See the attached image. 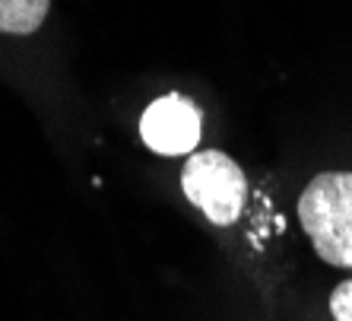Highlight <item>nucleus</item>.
<instances>
[{"label": "nucleus", "mask_w": 352, "mask_h": 321, "mask_svg": "<svg viewBox=\"0 0 352 321\" xmlns=\"http://www.w3.org/2000/svg\"><path fill=\"white\" fill-rule=\"evenodd\" d=\"M298 220L330 267L352 271V172H320L298 198Z\"/></svg>", "instance_id": "f257e3e1"}, {"label": "nucleus", "mask_w": 352, "mask_h": 321, "mask_svg": "<svg viewBox=\"0 0 352 321\" xmlns=\"http://www.w3.org/2000/svg\"><path fill=\"white\" fill-rule=\"evenodd\" d=\"M181 191L213 226H232L245 214L248 175L222 149H200L181 169Z\"/></svg>", "instance_id": "f03ea898"}, {"label": "nucleus", "mask_w": 352, "mask_h": 321, "mask_svg": "<svg viewBox=\"0 0 352 321\" xmlns=\"http://www.w3.org/2000/svg\"><path fill=\"white\" fill-rule=\"evenodd\" d=\"M140 137L159 156H190L204 137V112L184 92H165L143 112Z\"/></svg>", "instance_id": "7ed1b4c3"}, {"label": "nucleus", "mask_w": 352, "mask_h": 321, "mask_svg": "<svg viewBox=\"0 0 352 321\" xmlns=\"http://www.w3.org/2000/svg\"><path fill=\"white\" fill-rule=\"evenodd\" d=\"M51 0H0V32L32 35L48 19Z\"/></svg>", "instance_id": "20e7f679"}, {"label": "nucleus", "mask_w": 352, "mask_h": 321, "mask_svg": "<svg viewBox=\"0 0 352 321\" xmlns=\"http://www.w3.org/2000/svg\"><path fill=\"white\" fill-rule=\"evenodd\" d=\"M330 315L333 321H352V280H343L330 293Z\"/></svg>", "instance_id": "39448f33"}]
</instances>
